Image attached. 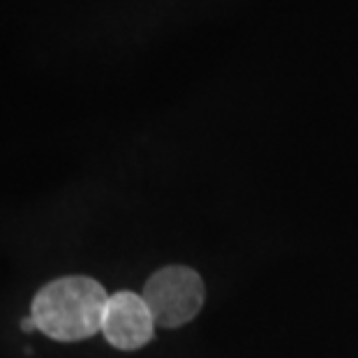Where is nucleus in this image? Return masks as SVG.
<instances>
[{"mask_svg": "<svg viewBox=\"0 0 358 358\" xmlns=\"http://www.w3.org/2000/svg\"><path fill=\"white\" fill-rule=\"evenodd\" d=\"M109 294L93 278H60L44 285L33 299L37 331L58 342H79L102 331Z\"/></svg>", "mask_w": 358, "mask_h": 358, "instance_id": "1", "label": "nucleus"}, {"mask_svg": "<svg viewBox=\"0 0 358 358\" xmlns=\"http://www.w3.org/2000/svg\"><path fill=\"white\" fill-rule=\"evenodd\" d=\"M141 296L157 326L178 329L199 315L206 287L199 273L187 266H164L150 275Z\"/></svg>", "mask_w": 358, "mask_h": 358, "instance_id": "2", "label": "nucleus"}, {"mask_svg": "<svg viewBox=\"0 0 358 358\" xmlns=\"http://www.w3.org/2000/svg\"><path fill=\"white\" fill-rule=\"evenodd\" d=\"M155 326L153 312L143 296L134 292H118L109 296L102 319V335L109 345L123 352L141 349L153 340Z\"/></svg>", "mask_w": 358, "mask_h": 358, "instance_id": "3", "label": "nucleus"}, {"mask_svg": "<svg viewBox=\"0 0 358 358\" xmlns=\"http://www.w3.org/2000/svg\"><path fill=\"white\" fill-rule=\"evenodd\" d=\"M21 331H26V333H33V331H37V324H35V319H33V317H28V319H21Z\"/></svg>", "mask_w": 358, "mask_h": 358, "instance_id": "4", "label": "nucleus"}]
</instances>
